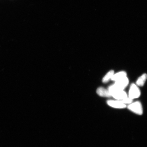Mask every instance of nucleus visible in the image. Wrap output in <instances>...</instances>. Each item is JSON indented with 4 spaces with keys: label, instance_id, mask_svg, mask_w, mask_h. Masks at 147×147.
Here are the masks:
<instances>
[{
    "label": "nucleus",
    "instance_id": "obj_1",
    "mask_svg": "<svg viewBox=\"0 0 147 147\" xmlns=\"http://www.w3.org/2000/svg\"><path fill=\"white\" fill-rule=\"evenodd\" d=\"M128 108L130 111L138 115H142L143 114L142 106L141 103L139 101L129 104Z\"/></svg>",
    "mask_w": 147,
    "mask_h": 147
},
{
    "label": "nucleus",
    "instance_id": "obj_2",
    "mask_svg": "<svg viewBox=\"0 0 147 147\" xmlns=\"http://www.w3.org/2000/svg\"><path fill=\"white\" fill-rule=\"evenodd\" d=\"M128 95L129 97L132 100L138 98L141 95L140 90L135 84H132L130 86Z\"/></svg>",
    "mask_w": 147,
    "mask_h": 147
},
{
    "label": "nucleus",
    "instance_id": "obj_3",
    "mask_svg": "<svg viewBox=\"0 0 147 147\" xmlns=\"http://www.w3.org/2000/svg\"><path fill=\"white\" fill-rule=\"evenodd\" d=\"M111 96H113L116 100H122L126 98L127 96V94L124 90H118L115 91L111 93Z\"/></svg>",
    "mask_w": 147,
    "mask_h": 147
},
{
    "label": "nucleus",
    "instance_id": "obj_4",
    "mask_svg": "<svg viewBox=\"0 0 147 147\" xmlns=\"http://www.w3.org/2000/svg\"><path fill=\"white\" fill-rule=\"evenodd\" d=\"M128 83V79L126 77L115 81L114 84L117 89L120 90H124L127 86Z\"/></svg>",
    "mask_w": 147,
    "mask_h": 147
},
{
    "label": "nucleus",
    "instance_id": "obj_5",
    "mask_svg": "<svg viewBox=\"0 0 147 147\" xmlns=\"http://www.w3.org/2000/svg\"><path fill=\"white\" fill-rule=\"evenodd\" d=\"M107 103L109 106L112 107L117 109H123L126 107V104L120 100H110L107 101Z\"/></svg>",
    "mask_w": 147,
    "mask_h": 147
},
{
    "label": "nucleus",
    "instance_id": "obj_6",
    "mask_svg": "<svg viewBox=\"0 0 147 147\" xmlns=\"http://www.w3.org/2000/svg\"><path fill=\"white\" fill-rule=\"evenodd\" d=\"M96 92L99 96L103 97H111L108 90L103 87H100L97 89Z\"/></svg>",
    "mask_w": 147,
    "mask_h": 147
},
{
    "label": "nucleus",
    "instance_id": "obj_7",
    "mask_svg": "<svg viewBox=\"0 0 147 147\" xmlns=\"http://www.w3.org/2000/svg\"><path fill=\"white\" fill-rule=\"evenodd\" d=\"M126 76L127 74L126 72L124 71H121L114 74L111 80L115 82L117 81V80L126 77Z\"/></svg>",
    "mask_w": 147,
    "mask_h": 147
},
{
    "label": "nucleus",
    "instance_id": "obj_8",
    "mask_svg": "<svg viewBox=\"0 0 147 147\" xmlns=\"http://www.w3.org/2000/svg\"><path fill=\"white\" fill-rule=\"evenodd\" d=\"M147 79V75L144 74L140 77L137 80L136 84L138 86L142 87L144 86Z\"/></svg>",
    "mask_w": 147,
    "mask_h": 147
},
{
    "label": "nucleus",
    "instance_id": "obj_9",
    "mask_svg": "<svg viewBox=\"0 0 147 147\" xmlns=\"http://www.w3.org/2000/svg\"><path fill=\"white\" fill-rule=\"evenodd\" d=\"M114 74V71L113 70L110 71L103 78L102 82L104 83L108 82L110 80H111Z\"/></svg>",
    "mask_w": 147,
    "mask_h": 147
},
{
    "label": "nucleus",
    "instance_id": "obj_10",
    "mask_svg": "<svg viewBox=\"0 0 147 147\" xmlns=\"http://www.w3.org/2000/svg\"><path fill=\"white\" fill-rule=\"evenodd\" d=\"M133 100L130 98L129 97H127L123 100H121V101L125 104H130L131 103Z\"/></svg>",
    "mask_w": 147,
    "mask_h": 147
}]
</instances>
